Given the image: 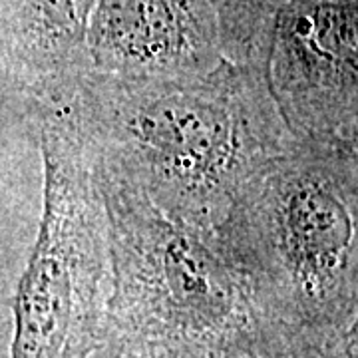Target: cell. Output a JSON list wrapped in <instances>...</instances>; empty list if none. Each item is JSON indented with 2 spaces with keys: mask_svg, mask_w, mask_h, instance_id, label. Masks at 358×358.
<instances>
[{
  "mask_svg": "<svg viewBox=\"0 0 358 358\" xmlns=\"http://www.w3.org/2000/svg\"><path fill=\"white\" fill-rule=\"evenodd\" d=\"M64 112L90 166L209 235L247 178L293 140L265 70L231 60L179 80L86 70Z\"/></svg>",
  "mask_w": 358,
  "mask_h": 358,
  "instance_id": "1",
  "label": "cell"
},
{
  "mask_svg": "<svg viewBox=\"0 0 358 358\" xmlns=\"http://www.w3.org/2000/svg\"><path fill=\"white\" fill-rule=\"evenodd\" d=\"M215 239L281 355L358 334V150L293 138L239 187Z\"/></svg>",
  "mask_w": 358,
  "mask_h": 358,
  "instance_id": "2",
  "label": "cell"
},
{
  "mask_svg": "<svg viewBox=\"0 0 358 358\" xmlns=\"http://www.w3.org/2000/svg\"><path fill=\"white\" fill-rule=\"evenodd\" d=\"M92 173L110 263L102 346L143 343L176 355L281 358L215 235L167 217L120 179L94 167Z\"/></svg>",
  "mask_w": 358,
  "mask_h": 358,
  "instance_id": "3",
  "label": "cell"
},
{
  "mask_svg": "<svg viewBox=\"0 0 358 358\" xmlns=\"http://www.w3.org/2000/svg\"><path fill=\"white\" fill-rule=\"evenodd\" d=\"M44 203L13 301L8 358H90L102 350L110 263L102 197L68 112L38 110Z\"/></svg>",
  "mask_w": 358,
  "mask_h": 358,
  "instance_id": "4",
  "label": "cell"
},
{
  "mask_svg": "<svg viewBox=\"0 0 358 358\" xmlns=\"http://www.w3.org/2000/svg\"><path fill=\"white\" fill-rule=\"evenodd\" d=\"M265 78L293 138L358 150V0L275 8Z\"/></svg>",
  "mask_w": 358,
  "mask_h": 358,
  "instance_id": "5",
  "label": "cell"
},
{
  "mask_svg": "<svg viewBox=\"0 0 358 358\" xmlns=\"http://www.w3.org/2000/svg\"><path fill=\"white\" fill-rule=\"evenodd\" d=\"M86 50L92 72L148 80L205 76L227 60L209 0H96Z\"/></svg>",
  "mask_w": 358,
  "mask_h": 358,
  "instance_id": "6",
  "label": "cell"
},
{
  "mask_svg": "<svg viewBox=\"0 0 358 358\" xmlns=\"http://www.w3.org/2000/svg\"><path fill=\"white\" fill-rule=\"evenodd\" d=\"M96 0H0V82L38 110H68L88 68Z\"/></svg>",
  "mask_w": 358,
  "mask_h": 358,
  "instance_id": "7",
  "label": "cell"
},
{
  "mask_svg": "<svg viewBox=\"0 0 358 358\" xmlns=\"http://www.w3.org/2000/svg\"><path fill=\"white\" fill-rule=\"evenodd\" d=\"M221 28L225 58L265 68L273 8L267 0H209Z\"/></svg>",
  "mask_w": 358,
  "mask_h": 358,
  "instance_id": "8",
  "label": "cell"
},
{
  "mask_svg": "<svg viewBox=\"0 0 358 358\" xmlns=\"http://www.w3.org/2000/svg\"><path fill=\"white\" fill-rule=\"evenodd\" d=\"M102 350L108 358H179L167 348L143 343H106Z\"/></svg>",
  "mask_w": 358,
  "mask_h": 358,
  "instance_id": "9",
  "label": "cell"
},
{
  "mask_svg": "<svg viewBox=\"0 0 358 358\" xmlns=\"http://www.w3.org/2000/svg\"><path fill=\"white\" fill-rule=\"evenodd\" d=\"M179 358H215V357H201V355H179ZM291 358H358V334H352L348 338H343L334 345L324 346L319 350H313L307 355Z\"/></svg>",
  "mask_w": 358,
  "mask_h": 358,
  "instance_id": "10",
  "label": "cell"
},
{
  "mask_svg": "<svg viewBox=\"0 0 358 358\" xmlns=\"http://www.w3.org/2000/svg\"><path fill=\"white\" fill-rule=\"evenodd\" d=\"M268 6L275 10V8H279V6H282V4H287V2H291V0H267Z\"/></svg>",
  "mask_w": 358,
  "mask_h": 358,
  "instance_id": "11",
  "label": "cell"
}]
</instances>
